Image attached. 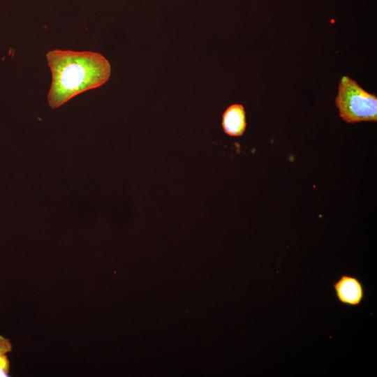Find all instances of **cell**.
Listing matches in <instances>:
<instances>
[{
  "label": "cell",
  "instance_id": "obj_5",
  "mask_svg": "<svg viewBox=\"0 0 377 377\" xmlns=\"http://www.w3.org/2000/svg\"><path fill=\"white\" fill-rule=\"evenodd\" d=\"M9 371L10 362L7 355H0V376H8Z\"/></svg>",
  "mask_w": 377,
  "mask_h": 377
},
{
  "label": "cell",
  "instance_id": "obj_4",
  "mask_svg": "<svg viewBox=\"0 0 377 377\" xmlns=\"http://www.w3.org/2000/svg\"><path fill=\"white\" fill-rule=\"evenodd\" d=\"M221 126L226 134L232 137L242 136L246 128V112L241 104L230 105L222 115Z\"/></svg>",
  "mask_w": 377,
  "mask_h": 377
},
{
  "label": "cell",
  "instance_id": "obj_3",
  "mask_svg": "<svg viewBox=\"0 0 377 377\" xmlns=\"http://www.w3.org/2000/svg\"><path fill=\"white\" fill-rule=\"evenodd\" d=\"M337 300L343 305L357 306L364 298V288L355 276L342 274L333 284Z\"/></svg>",
  "mask_w": 377,
  "mask_h": 377
},
{
  "label": "cell",
  "instance_id": "obj_6",
  "mask_svg": "<svg viewBox=\"0 0 377 377\" xmlns=\"http://www.w3.org/2000/svg\"><path fill=\"white\" fill-rule=\"evenodd\" d=\"M12 350V344L10 340L0 335V355H6Z\"/></svg>",
  "mask_w": 377,
  "mask_h": 377
},
{
  "label": "cell",
  "instance_id": "obj_1",
  "mask_svg": "<svg viewBox=\"0 0 377 377\" xmlns=\"http://www.w3.org/2000/svg\"><path fill=\"white\" fill-rule=\"evenodd\" d=\"M46 59L52 73L47 101L52 109L82 92L102 86L111 74L108 60L98 52L57 49L49 51Z\"/></svg>",
  "mask_w": 377,
  "mask_h": 377
},
{
  "label": "cell",
  "instance_id": "obj_2",
  "mask_svg": "<svg viewBox=\"0 0 377 377\" xmlns=\"http://www.w3.org/2000/svg\"><path fill=\"white\" fill-rule=\"evenodd\" d=\"M339 116L346 123L377 121V97L347 75L341 77L335 98Z\"/></svg>",
  "mask_w": 377,
  "mask_h": 377
}]
</instances>
